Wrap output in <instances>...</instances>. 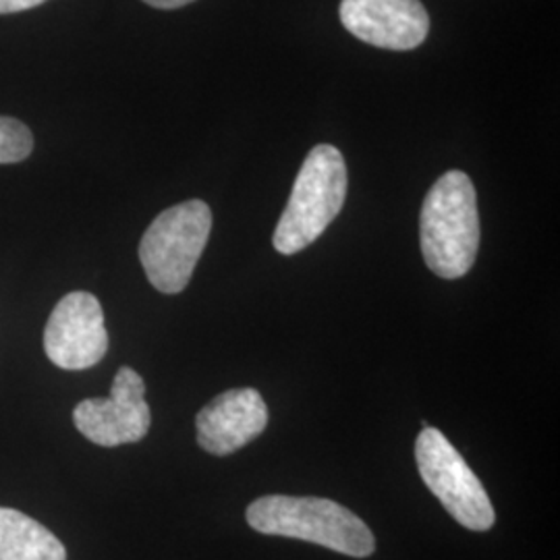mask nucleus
<instances>
[{"instance_id": "f257e3e1", "label": "nucleus", "mask_w": 560, "mask_h": 560, "mask_svg": "<svg viewBox=\"0 0 560 560\" xmlns=\"http://www.w3.org/2000/svg\"><path fill=\"white\" fill-rule=\"evenodd\" d=\"M480 212L471 179L448 171L436 180L421 206V254L441 279L465 277L480 249Z\"/></svg>"}, {"instance_id": "f03ea898", "label": "nucleus", "mask_w": 560, "mask_h": 560, "mask_svg": "<svg viewBox=\"0 0 560 560\" xmlns=\"http://www.w3.org/2000/svg\"><path fill=\"white\" fill-rule=\"evenodd\" d=\"M247 523L264 536L314 541L355 559L376 550L370 527L347 506L328 499L261 497L247 506Z\"/></svg>"}, {"instance_id": "7ed1b4c3", "label": "nucleus", "mask_w": 560, "mask_h": 560, "mask_svg": "<svg viewBox=\"0 0 560 560\" xmlns=\"http://www.w3.org/2000/svg\"><path fill=\"white\" fill-rule=\"evenodd\" d=\"M347 187V164L339 150L330 143L312 148L277 224L275 249L282 256H293L310 247L339 217Z\"/></svg>"}, {"instance_id": "20e7f679", "label": "nucleus", "mask_w": 560, "mask_h": 560, "mask_svg": "<svg viewBox=\"0 0 560 560\" xmlns=\"http://www.w3.org/2000/svg\"><path fill=\"white\" fill-rule=\"evenodd\" d=\"M212 231V210L206 201L177 203L159 214L140 243L145 277L166 295L180 293L200 261Z\"/></svg>"}, {"instance_id": "39448f33", "label": "nucleus", "mask_w": 560, "mask_h": 560, "mask_svg": "<svg viewBox=\"0 0 560 560\" xmlns=\"http://www.w3.org/2000/svg\"><path fill=\"white\" fill-rule=\"evenodd\" d=\"M416 460L421 480L453 520L471 532H488L494 525L497 515L486 488L441 430L430 425L421 430Z\"/></svg>"}, {"instance_id": "423d86ee", "label": "nucleus", "mask_w": 560, "mask_h": 560, "mask_svg": "<svg viewBox=\"0 0 560 560\" xmlns=\"http://www.w3.org/2000/svg\"><path fill=\"white\" fill-rule=\"evenodd\" d=\"M81 434L98 446H120L140 442L152 423L145 402L143 378L131 368H120L106 399H85L73 409Z\"/></svg>"}, {"instance_id": "0eeeda50", "label": "nucleus", "mask_w": 560, "mask_h": 560, "mask_svg": "<svg viewBox=\"0 0 560 560\" xmlns=\"http://www.w3.org/2000/svg\"><path fill=\"white\" fill-rule=\"evenodd\" d=\"M44 351L62 370H88L101 363L108 351L101 301L85 291L65 295L46 324Z\"/></svg>"}, {"instance_id": "6e6552de", "label": "nucleus", "mask_w": 560, "mask_h": 560, "mask_svg": "<svg viewBox=\"0 0 560 560\" xmlns=\"http://www.w3.org/2000/svg\"><path fill=\"white\" fill-rule=\"evenodd\" d=\"M339 15L349 34L384 50H413L430 32L421 0H342Z\"/></svg>"}, {"instance_id": "1a4fd4ad", "label": "nucleus", "mask_w": 560, "mask_h": 560, "mask_svg": "<svg viewBox=\"0 0 560 560\" xmlns=\"http://www.w3.org/2000/svg\"><path fill=\"white\" fill-rule=\"evenodd\" d=\"M268 425V407L256 388H233L210 400L196 418L198 444L226 457L256 441Z\"/></svg>"}, {"instance_id": "9d476101", "label": "nucleus", "mask_w": 560, "mask_h": 560, "mask_svg": "<svg viewBox=\"0 0 560 560\" xmlns=\"http://www.w3.org/2000/svg\"><path fill=\"white\" fill-rule=\"evenodd\" d=\"M0 560H67V550L38 521L0 506Z\"/></svg>"}, {"instance_id": "9b49d317", "label": "nucleus", "mask_w": 560, "mask_h": 560, "mask_svg": "<svg viewBox=\"0 0 560 560\" xmlns=\"http://www.w3.org/2000/svg\"><path fill=\"white\" fill-rule=\"evenodd\" d=\"M34 150V136L21 120L0 117V164L25 161Z\"/></svg>"}, {"instance_id": "f8f14e48", "label": "nucleus", "mask_w": 560, "mask_h": 560, "mask_svg": "<svg viewBox=\"0 0 560 560\" xmlns=\"http://www.w3.org/2000/svg\"><path fill=\"white\" fill-rule=\"evenodd\" d=\"M46 0H0V15H9V13H21L27 9H34Z\"/></svg>"}, {"instance_id": "ddd939ff", "label": "nucleus", "mask_w": 560, "mask_h": 560, "mask_svg": "<svg viewBox=\"0 0 560 560\" xmlns=\"http://www.w3.org/2000/svg\"><path fill=\"white\" fill-rule=\"evenodd\" d=\"M143 2L154 7V9H179V7H185V4L196 2V0H143Z\"/></svg>"}]
</instances>
